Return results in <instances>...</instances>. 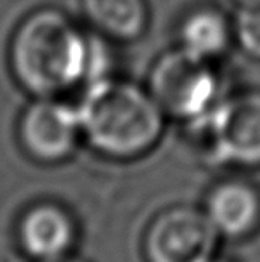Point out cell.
Returning a JSON list of instances; mask_svg holds the SVG:
<instances>
[{
	"label": "cell",
	"instance_id": "3957f363",
	"mask_svg": "<svg viewBox=\"0 0 260 262\" xmlns=\"http://www.w3.org/2000/svg\"><path fill=\"white\" fill-rule=\"evenodd\" d=\"M148 91L164 114L198 123L218 104V77L208 61L178 49L155 62Z\"/></svg>",
	"mask_w": 260,
	"mask_h": 262
},
{
	"label": "cell",
	"instance_id": "7a4b0ae2",
	"mask_svg": "<svg viewBox=\"0 0 260 262\" xmlns=\"http://www.w3.org/2000/svg\"><path fill=\"white\" fill-rule=\"evenodd\" d=\"M82 138L102 156L135 159L160 139L164 111L153 95L125 80H91L79 105Z\"/></svg>",
	"mask_w": 260,
	"mask_h": 262
},
{
	"label": "cell",
	"instance_id": "52a82bcc",
	"mask_svg": "<svg viewBox=\"0 0 260 262\" xmlns=\"http://www.w3.org/2000/svg\"><path fill=\"white\" fill-rule=\"evenodd\" d=\"M16 241L31 262H59L72 257L77 223L68 209L56 202H38L21 212Z\"/></svg>",
	"mask_w": 260,
	"mask_h": 262
},
{
	"label": "cell",
	"instance_id": "7c38bea8",
	"mask_svg": "<svg viewBox=\"0 0 260 262\" xmlns=\"http://www.w3.org/2000/svg\"><path fill=\"white\" fill-rule=\"evenodd\" d=\"M244 6H260V0H241Z\"/></svg>",
	"mask_w": 260,
	"mask_h": 262
},
{
	"label": "cell",
	"instance_id": "30bf717a",
	"mask_svg": "<svg viewBox=\"0 0 260 262\" xmlns=\"http://www.w3.org/2000/svg\"><path fill=\"white\" fill-rule=\"evenodd\" d=\"M233 29L219 11L203 7L193 11L180 27V49L205 61L218 57L228 49Z\"/></svg>",
	"mask_w": 260,
	"mask_h": 262
},
{
	"label": "cell",
	"instance_id": "9c48e42d",
	"mask_svg": "<svg viewBox=\"0 0 260 262\" xmlns=\"http://www.w3.org/2000/svg\"><path fill=\"white\" fill-rule=\"evenodd\" d=\"M82 11L97 31L120 41L139 38L148 21L145 0H82Z\"/></svg>",
	"mask_w": 260,
	"mask_h": 262
},
{
	"label": "cell",
	"instance_id": "5b68a950",
	"mask_svg": "<svg viewBox=\"0 0 260 262\" xmlns=\"http://www.w3.org/2000/svg\"><path fill=\"white\" fill-rule=\"evenodd\" d=\"M18 143L25 156L41 164H57L73 156L82 127L77 107L57 97H36L20 113Z\"/></svg>",
	"mask_w": 260,
	"mask_h": 262
},
{
	"label": "cell",
	"instance_id": "8992f818",
	"mask_svg": "<svg viewBox=\"0 0 260 262\" xmlns=\"http://www.w3.org/2000/svg\"><path fill=\"white\" fill-rule=\"evenodd\" d=\"M219 237L205 210L180 205L150 223L143 248L148 262H210Z\"/></svg>",
	"mask_w": 260,
	"mask_h": 262
},
{
	"label": "cell",
	"instance_id": "277c9868",
	"mask_svg": "<svg viewBox=\"0 0 260 262\" xmlns=\"http://www.w3.org/2000/svg\"><path fill=\"white\" fill-rule=\"evenodd\" d=\"M201 125L218 162L239 168L260 166V91H243L218 102Z\"/></svg>",
	"mask_w": 260,
	"mask_h": 262
},
{
	"label": "cell",
	"instance_id": "6da1fadb",
	"mask_svg": "<svg viewBox=\"0 0 260 262\" xmlns=\"http://www.w3.org/2000/svg\"><path fill=\"white\" fill-rule=\"evenodd\" d=\"M7 64L14 82L32 98L59 97L87 79L105 77L98 45L56 7H39L18 21Z\"/></svg>",
	"mask_w": 260,
	"mask_h": 262
},
{
	"label": "cell",
	"instance_id": "ba28073f",
	"mask_svg": "<svg viewBox=\"0 0 260 262\" xmlns=\"http://www.w3.org/2000/svg\"><path fill=\"white\" fill-rule=\"evenodd\" d=\"M205 214L221 237H248L260 227V193L241 180L221 182L208 194Z\"/></svg>",
	"mask_w": 260,
	"mask_h": 262
},
{
	"label": "cell",
	"instance_id": "8fae6325",
	"mask_svg": "<svg viewBox=\"0 0 260 262\" xmlns=\"http://www.w3.org/2000/svg\"><path fill=\"white\" fill-rule=\"evenodd\" d=\"M233 38L248 55L260 59V6H244L232 25Z\"/></svg>",
	"mask_w": 260,
	"mask_h": 262
},
{
	"label": "cell",
	"instance_id": "9a60e30c",
	"mask_svg": "<svg viewBox=\"0 0 260 262\" xmlns=\"http://www.w3.org/2000/svg\"><path fill=\"white\" fill-rule=\"evenodd\" d=\"M210 262H225V260H219V259H212Z\"/></svg>",
	"mask_w": 260,
	"mask_h": 262
},
{
	"label": "cell",
	"instance_id": "4fadbf2b",
	"mask_svg": "<svg viewBox=\"0 0 260 262\" xmlns=\"http://www.w3.org/2000/svg\"><path fill=\"white\" fill-rule=\"evenodd\" d=\"M0 262H20V260L13 259V257H7V255H0Z\"/></svg>",
	"mask_w": 260,
	"mask_h": 262
},
{
	"label": "cell",
	"instance_id": "5bb4252c",
	"mask_svg": "<svg viewBox=\"0 0 260 262\" xmlns=\"http://www.w3.org/2000/svg\"><path fill=\"white\" fill-rule=\"evenodd\" d=\"M59 262H86V260H82V259H75V257H68V259L59 260Z\"/></svg>",
	"mask_w": 260,
	"mask_h": 262
}]
</instances>
